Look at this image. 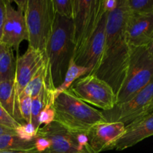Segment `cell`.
Here are the masks:
<instances>
[{
    "mask_svg": "<svg viewBox=\"0 0 153 153\" xmlns=\"http://www.w3.org/2000/svg\"><path fill=\"white\" fill-rule=\"evenodd\" d=\"M129 14L126 0H118V6L108 13L104 50L98 66L91 75L108 84L115 94L123 85L128 67L130 47L126 28Z\"/></svg>",
    "mask_w": 153,
    "mask_h": 153,
    "instance_id": "6da1fadb",
    "label": "cell"
},
{
    "mask_svg": "<svg viewBox=\"0 0 153 153\" xmlns=\"http://www.w3.org/2000/svg\"><path fill=\"white\" fill-rule=\"evenodd\" d=\"M74 51L72 19L55 13L52 32L46 48V56L54 88L62 84Z\"/></svg>",
    "mask_w": 153,
    "mask_h": 153,
    "instance_id": "7a4b0ae2",
    "label": "cell"
},
{
    "mask_svg": "<svg viewBox=\"0 0 153 153\" xmlns=\"http://www.w3.org/2000/svg\"><path fill=\"white\" fill-rule=\"evenodd\" d=\"M55 122L72 133L88 131L97 123L107 122L102 111L82 101L70 90L60 94L54 101Z\"/></svg>",
    "mask_w": 153,
    "mask_h": 153,
    "instance_id": "3957f363",
    "label": "cell"
},
{
    "mask_svg": "<svg viewBox=\"0 0 153 153\" xmlns=\"http://www.w3.org/2000/svg\"><path fill=\"white\" fill-rule=\"evenodd\" d=\"M130 47L128 70L117 94V104L128 102L153 80V55L145 46Z\"/></svg>",
    "mask_w": 153,
    "mask_h": 153,
    "instance_id": "277c9868",
    "label": "cell"
},
{
    "mask_svg": "<svg viewBox=\"0 0 153 153\" xmlns=\"http://www.w3.org/2000/svg\"><path fill=\"white\" fill-rule=\"evenodd\" d=\"M24 13L28 46L45 55L55 17L52 0H28Z\"/></svg>",
    "mask_w": 153,
    "mask_h": 153,
    "instance_id": "5b68a950",
    "label": "cell"
},
{
    "mask_svg": "<svg viewBox=\"0 0 153 153\" xmlns=\"http://www.w3.org/2000/svg\"><path fill=\"white\" fill-rule=\"evenodd\" d=\"M73 58L77 56L95 31L100 19L105 12L103 0H73Z\"/></svg>",
    "mask_w": 153,
    "mask_h": 153,
    "instance_id": "8992f818",
    "label": "cell"
},
{
    "mask_svg": "<svg viewBox=\"0 0 153 153\" xmlns=\"http://www.w3.org/2000/svg\"><path fill=\"white\" fill-rule=\"evenodd\" d=\"M77 98L106 111L117 105V95L111 87L94 75L79 78L69 88Z\"/></svg>",
    "mask_w": 153,
    "mask_h": 153,
    "instance_id": "52a82bcc",
    "label": "cell"
},
{
    "mask_svg": "<svg viewBox=\"0 0 153 153\" xmlns=\"http://www.w3.org/2000/svg\"><path fill=\"white\" fill-rule=\"evenodd\" d=\"M153 100V80L128 102L117 104L109 111H102L107 122H121L126 126L146 116Z\"/></svg>",
    "mask_w": 153,
    "mask_h": 153,
    "instance_id": "ba28073f",
    "label": "cell"
},
{
    "mask_svg": "<svg viewBox=\"0 0 153 153\" xmlns=\"http://www.w3.org/2000/svg\"><path fill=\"white\" fill-rule=\"evenodd\" d=\"M5 1V20L0 43L19 52V45L23 40L28 41V31L25 18V10L13 7L12 1Z\"/></svg>",
    "mask_w": 153,
    "mask_h": 153,
    "instance_id": "9c48e42d",
    "label": "cell"
},
{
    "mask_svg": "<svg viewBox=\"0 0 153 153\" xmlns=\"http://www.w3.org/2000/svg\"><path fill=\"white\" fill-rule=\"evenodd\" d=\"M107 18L108 13L105 11L88 43L80 53L72 59L77 65L89 69L91 71L90 74L96 70L102 55L105 41Z\"/></svg>",
    "mask_w": 153,
    "mask_h": 153,
    "instance_id": "30bf717a",
    "label": "cell"
},
{
    "mask_svg": "<svg viewBox=\"0 0 153 153\" xmlns=\"http://www.w3.org/2000/svg\"><path fill=\"white\" fill-rule=\"evenodd\" d=\"M126 126L121 122H102L94 125L88 133L89 144L100 153L114 149L118 140L123 136Z\"/></svg>",
    "mask_w": 153,
    "mask_h": 153,
    "instance_id": "8fae6325",
    "label": "cell"
},
{
    "mask_svg": "<svg viewBox=\"0 0 153 153\" xmlns=\"http://www.w3.org/2000/svg\"><path fill=\"white\" fill-rule=\"evenodd\" d=\"M126 34L130 46L148 47L153 40V11L143 14L129 11Z\"/></svg>",
    "mask_w": 153,
    "mask_h": 153,
    "instance_id": "7c38bea8",
    "label": "cell"
},
{
    "mask_svg": "<svg viewBox=\"0 0 153 153\" xmlns=\"http://www.w3.org/2000/svg\"><path fill=\"white\" fill-rule=\"evenodd\" d=\"M45 61L46 56L44 54L29 46L23 55L17 56L14 82L18 100L24 88L38 72Z\"/></svg>",
    "mask_w": 153,
    "mask_h": 153,
    "instance_id": "4fadbf2b",
    "label": "cell"
},
{
    "mask_svg": "<svg viewBox=\"0 0 153 153\" xmlns=\"http://www.w3.org/2000/svg\"><path fill=\"white\" fill-rule=\"evenodd\" d=\"M37 136L45 137L50 141V148L44 153H79L74 133L55 121L49 125L40 126Z\"/></svg>",
    "mask_w": 153,
    "mask_h": 153,
    "instance_id": "5bb4252c",
    "label": "cell"
},
{
    "mask_svg": "<svg viewBox=\"0 0 153 153\" xmlns=\"http://www.w3.org/2000/svg\"><path fill=\"white\" fill-rule=\"evenodd\" d=\"M153 135V114L143 117L126 126L123 136L118 140L114 149L122 151L135 146Z\"/></svg>",
    "mask_w": 153,
    "mask_h": 153,
    "instance_id": "9a60e30c",
    "label": "cell"
},
{
    "mask_svg": "<svg viewBox=\"0 0 153 153\" xmlns=\"http://www.w3.org/2000/svg\"><path fill=\"white\" fill-rule=\"evenodd\" d=\"M0 105L19 123H24L19 108V100L14 80L0 82Z\"/></svg>",
    "mask_w": 153,
    "mask_h": 153,
    "instance_id": "2e32d148",
    "label": "cell"
},
{
    "mask_svg": "<svg viewBox=\"0 0 153 153\" xmlns=\"http://www.w3.org/2000/svg\"><path fill=\"white\" fill-rule=\"evenodd\" d=\"M47 83H51L52 85L49 67L46 59V61L40 67L38 72L34 75V77L24 88L22 94L19 97V99L22 97H30L31 98L36 97L40 94L44 85Z\"/></svg>",
    "mask_w": 153,
    "mask_h": 153,
    "instance_id": "e0dca14e",
    "label": "cell"
},
{
    "mask_svg": "<svg viewBox=\"0 0 153 153\" xmlns=\"http://www.w3.org/2000/svg\"><path fill=\"white\" fill-rule=\"evenodd\" d=\"M16 64L13 49L0 43V82L14 80Z\"/></svg>",
    "mask_w": 153,
    "mask_h": 153,
    "instance_id": "ac0fdd59",
    "label": "cell"
},
{
    "mask_svg": "<svg viewBox=\"0 0 153 153\" xmlns=\"http://www.w3.org/2000/svg\"><path fill=\"white\" fill-rule=\"evenodd\" d=\"M90 73H91V71H90L89 69L77 65L76 64H75L73 60H71L62 84L54 90L55 99L60 94L69 90V88L73 85V82H76L77 79L82 77V76L90 74Z\"/></svg>",
    "mask_w": 153,
    "mask_h": 153,
    "instance_id": "d6986e66",
    "label": "cell"
},
{
    "mask_svg": "<svg viewBox=\"0 0 153 153\" xmlns=\"http://www.w3.org/2000/svg\"><path fill=\"white\" fill-rule=\"evenodd\" d=\"M35 149L34 140L25 141L16 134H4L0 136V150L27 151Z\"/></svg>",
    "mask_w": 153,
    "mask_h": 153,
    "instance_id": "ffe728a7",
    "label": "cell"
},
{
    "mask_svg": "<svg viewBox=\"0 0 153 153\" xmlns=\"http://www.w3.org/2000/svg\"><path fill=\"white\" fill-rule=\"evenodd\" d=\"M55 13L73 19L74 13L73 0H52Z\"/></svg>",
    "mask_w": 153,
    "mask_h": 153,
    "instance_id": "44dd1931",
    "label": "cell"
},
{
    "mask_svg": "<svg viewBox=\"0 0 153 153\" xmlns=\"http://www.w3.org/2000/svg\"><path fill=\"white\" fill-rule=\"evenodd\" d=\"M130 13L143 14L153 11V0H126Z\"/></svg>",
    "mask_w": 153,
    "mask_h": 153,
    "instance_id": "7402d4cb",
    "label": "cell"
},
{
    "mask_svg": "<svg viewBox=\"0 0 153 153\" xmlns=\"http://www.w3.org/2000/svg\"><path fill=\"white\" fill-rule=\"evenodd\" d=\"M38 128H36L31 123H24L15 128V133L18 137L25 141L34 140L37 134Z\"/></svg>",
    "mask_w": 153,
    "mask_h": 153,
    "instance_id": "603a6c76",
    "label": "cell"
},
{
    "mask_svg": "<svg viewBox=\"0 0 153 153\" xmlns=\"http://www.w3.org/2000/svg\"><path fill=\"white\" fill-rule=\"evenodd\" d=\"M53 105L54 104L47 105L40 113L38 117L39 128L40 127V126L49 125L55 121V111Z\"/></svg>",
    "mask_w": 153,
    "mask_h": 153,
    "instance_id": "cb8c5ba5",
    "label": "cell"
},
{
    "mask_svg": "<svg viewBox=\"0 0 153 153\" xmlns=\"http://www.w3.org/2000/svg\"><path fill=\"white\" fill-rule=\"evenodd\" d=\"M19 108L20 114L25 123H31V98L22 97L19 99Z\"/></svg>",
    "mask_w": 153,
    "mask_h": 153,
    "instance_id": "d4e9b609",
    "label": "cell"
},
{
    "mask_svg": "<svg viewBox=\"0 0 153 153\" xmlns=\"http://www.w3.org/2000/svg\"><path fill=\"white\" fill-rule=\"evenodd\" d=\"M0 125L15 129L16 127L20 125V123H19L16 120L13 119L0 105Z\"/></svg>",
    "mask_w": 153,
    "mask_h": 153,
    "instance_id": "484cf974",
    "label": "cell"
},
{
    "mask_svg": "<svg viewBox=\"0 0 153 153\" xmlns=\"http://www.w3.org/2000/svg\"><path fill=\"white\" fill-rule=\"evenodd\" d=\"M50 141L45 137L37 136L34 139V148L37 152L44 153L50 148Z\"/></svg>",
    "mask_w": 153,
    "mask_h": 153,
    "instance_id": "4316f807",
    "label": "cell"
},
{
    "mask_svg": "<svg viewBox=\"0 0 153 153\" xmlns=\"http://www.w3.org/2000/svg\"><path fill=\"white\" fill-rule=\"evenodd\" d=\"M5 1L4 0H0V42L2 37L3 28H4V20H5Z\"/></svg>",
    "mask_w": 153,
    "mask_h": 153,
    "instance_id": "83f0119b",
    "label": "cell"
},
{
    "mask_svg": "<svg viewBox=\"0 0 153 153\" xmlns=\"http://www.w3.org/2000/svg\"><path fill=\"white\" fill-rule=\"evenodd\" d=\"M118 6V0H103V7L108 13L113 11Z\"/></svg>",
    "mask_w": 153,
    "mask_h": 153,
    "instance_id": "f1b7e54d",
    "label": "cell"
},
{
    "mask_svg": "<svg viewBox=\"0 0 153 153\" xmlns=\"http://www.w3.org/2000/svg\"><path fill=\"white\" fill-rule=\"evenodd\" d=\"M4 134H16L15 129L0 125V136L4 135Z\"/></svg>",
    "mask_w": 153,
    "mask_h": 153,
    "instance_id": "f546056e",
    "label": "cell"
},
{
    "mask_svg": "<svg viewBox=\"0 0 153 153\" xmlns=\"http://www.w3.org/2000/svg\"><path fill=\"white\" fill-rule=\"evenodd\" d=\"M0 153H40L35 149L27 151H11V150H0Z\"/></svg>",
    "mask_w": 153,
    "mask_h": 153,
    "instance_id": "4dcf8cb0",
    "label": "cell"
},
{
    "mask_svg": "<svg viewBox=\"0 0 153 153\" xmlns=\"http://www.w3.org/2000/svg\"><path fill=\"white\" fill-rule=\"evenodd\" d=\"M79 153H98L97 152H95V151L94 150V149H92V148L91 147V146H88L86 148H85V149H84L82 152H80Z\"/></svg>",
    "mask_w": 153,
    "mask_h": 153,
    "instance_id": "1f68e13d",
    "label": "cell"
},
{
    "mask_svg": "<svg viewBox=\"0 0 153 153\" xmlns=\"http://www.w3.org/2000/svg\"><path fill=\"white\" fill-rule=\"evenodd\" d=\"M153 114V100H152V102H151L150 105H149V108H148L147 112H146V116H148V115H150V114ZM146 116H145V117H146Z\"/></svg>",
    "mask_w": 153,
    "mask_h": 153,
    "instance_id": "d6a6232c",
    "label": "cell"
},
{
    "mask_svg": "<svg viewBox=\"0 0 153 153\" xmlns=\"http://www.w3.org/2000/svg\"><path fill=\"white\" fill-rule=\"evenodd\" d=\"M147 48H148V49H149V52H150V53L152 54V55H153V40H152V43H151V44L149 45Z\"/></svg>",
    "mask_w": 153,
    "mask_h": 153,
    "instance_id": "836d02e7",
    "label": "cell"
},
{
    "mask_svg": "<svg viewBox=\"0 0 153 153\" xmlns=\"http://www.w3.org/2000/svg\"></svg>",
    "mask_w": 153,
    "mask_h": 153,
    "instance_id": "e575fe53",
    "label": "cell"
}]
</instances>
